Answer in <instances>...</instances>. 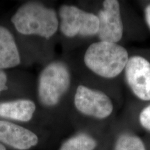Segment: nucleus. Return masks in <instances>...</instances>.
<instances>
[{
  "instance_id": "f257e3e1",
  "label": "nucleus",
  "mask_w": 150,
  "mask_h": 150,
  "mask_svg": "<svg viewBox=\"0 0 150 150\" xmlns=\"http://www.w3.org/2000/svg\"><path fill=\"white\" fill-rule=\"evenodd\" d=\"M129 59L127 50L118 43L99 41L91 44L83 57L86 66L101 77L112 79L125 70Z\"/></svg>"
},
{
  "instance_id": "f03ea898",
  "label": "nucleus",
  "mask_w": 150,
  "mask_h": 150,
  "mask_svg": "<svg viewBox=\"0 0 150 150\" xmlns=\"http://www.w3.org/2000/svg\"><path fill=\"white\" fill-rule=\"evenodd\" d=\"M11 22L19 33L23 35H38L49 39L59 27L56 11L35 2L22 5L11 18Z\"/></svg>"
},
{
  "instance_id": "7ed1b4c3",
  "label": "nucleus",
  "mask_w": 150,
  "mask_h": 150,
  "mask_svg": "<svg viewBox=\"0 0 150 150\" xmlns=\"http://www.w3.org/2000/svg\"><path fill=\"white\" fill-rule=\"evenodd\" d=\"M71 83L68 67L59 61L52 62L40 72L38 83V97L43 106L51 107L59 102Z\"/></svg>"
},
{
  "instance_id": "20e7f679",
  "label": "nucleus",
  "mask_w": 150,
  "mask_h": 150,
  "mask_svg": "<svg viewBox=\"0 0 150 150\" xmlns=\"http://www.w3.org/2000/svg\"><path fill=\"white\" fill-rule=\"evenodd\" d=\"M59 16L60 30L66 37L92 36L98 33L99 20L97 15L74 6L63 5L59 8Z\"/></svg>"
},
{
  "instance_id": "39448f33",
  "label": "nucleus",
  "mask_w": 150,
  "mask_h": 150,
  "mask_svg": "<svg viewBox=\"0 0 150 150\" xmlns=\"http://www.w3.org/2000/svg\"><path fill=\"white\" fill-rule=\"evenodd\" d=\"M74 103L81 113L97 119L108 117L113 110V104L106 94L83 85L76 88Z\"/></svg>"
},
{
  "instance_id": "423d86ee",
  "label": "nucleus",
  "mask_w": 150,
  "mask_h": 150,
  "mask_svg": "<svg viewBox=\"0 0 150 150\" xmlns=\"http://www.w3.org/2000/svg\"><path fill=\"white\" fill-rule=\"evenodd\" d=\"M129 88L142 101H150V62L140 56L129 58L125 69Z\"/></svg>"
},
{
  "instance_id": "0eeeda50",
  "label": "nucleus",
  "mask_w": 150,
  "mask_h": 150,
  "mask_svg": "<svg viewBox=\"0 0 150 150\" xmlns=\"http://www.w3.org/2000/svg\"><path fill=\"white\" fill-rule=\"evenodd\" d=\"M99 20L97 35L100 41L117 43L123 36L120 6L117 0H106L97 15Z\"/></svg>"
},
{
  "instance_id": "6e6552de",
  "label": "nucleus",
  "mask_w": 150,
  "mask_h": 150,
  "mask_svg": "<svg viewBox=\"0 0 150 150\" xmlns=\"http://www.w3.org/2000/svg\"><path fill=\"white\" fill-rule=\"evenodd\" d=\"M0 142L18 150H27L38 142L37 135L29 129L6 120H0Z\"/></svg>"
},
{
  "instance_id": "1a4fd4ad",
  "label": "nucleus",
  "mask_w": 150,
  "mask_h": 150,
  "mask_svg": "<svg viewBox=\"0 0 150 150\" xmlns=\"http://www.w3.org/2000/svg\"><path fill=\"white\" fill-rule=\"evenodd\" d=\"M20 63V56L13 35L0 25V70L13 68Z\"/></svg>"
},
{
  "instance_id": "9d476101",
  "label": "nucleus",
  "mask_w": 150,
  "mask_h": 150,
  "mask_svg": "<svg viewBox=\"0 0 150 150\" xmlns=\"http://www.w3.org/2000/svg\"><path fill=\"white\" fill-rule=\"evenodd\" d=\"M35 108V103L29 99H17L0 103V117L20 122L32 119Z\"/></svg>"
},
{
  "instance_id": "9b49d317",
  "label": "nucleus",
  "mask_w": 150,
  "mask_h": 150,
  "mask_svg": "<svg viewBox=\"0 0 150 150\" xmlns=\"http://www.w3.org/2000/svg\"><path fill=\"white\" fill-rule=\"evenodd\" d=\"M97 145V142L93 137L81 133L65 140L59 150H94Z\"/></svg>"
},
{
  "instance_id": "f8f14e48",
  "label": "nucleus",
  "mask_w": 150,
  "mask_h": 150,
  "mask_svg": "<svg viewBox=\"0 0 150 150\" xmlns=\"http://www.w3.org/2000/svg\"><path fill=\"white\" fill-rule=\"evenodd\" d=\"M114 150H146L139 137L131 134H123L116 140Z\"/></svg>"
},
{
  "instance_id": "ddd939ff",
  "label": "nucleus",
  "mask_w": 150,
  "mask_h": 150,
  "mask_svg": "<svg viewBox=\"0 0 150 150\" xmlns=\"http://www.w3.org/2000/svg\"><path fill=\"white\" fill-rule=\"evenodd\" d=\"M139 122L143 128L150 131V104L141 110L139 115Z\"/></svg>"
},
{
  "instance_id": "4468645a",
  "label": "nucleus",
  "mask_w": 150,
  "mask_h": 150,
  "mask_svg": "<svg viewBox=\"0 0 150 150\" xmlns=\"http://www.w3.org/2000/svg\"><path fill=\"white\" fill-rule=\"evenodd\" d=\"M7 76L3 70H0V93L7 89Z\"/></svg>"
},
{
  "instance_id": "2eb2a0df",
  "label": "nucleus",
  "mask_w": 150,
  "mask_h": 150,
  "mask_svg": "<svg viewBox=\"0 0 150 150\" xmlns=\"http://www.w3.org/2000/svg\"><path fill=\"white\" fill-rule=\"evenodd\" d=\"M145 16L146 22H147L148 26L150 28V4L146 7L145 10Z\"/></svg>"
},
{
  "instance_id": "dca6fc26",
  "label": "nucleus",
  "mask_w": 150,
  "mask_h": 150,
  "mask_svg": "<svg viewBox=\"0 0 150 150\" xmlns=\"http://www.w3.org/2000/svg\"><path fill=\"white\" fill-rule=\"evenodd\" d=\"M0 150H6V147L1 143H0Z\"/></svg>"
}]
</instances>
